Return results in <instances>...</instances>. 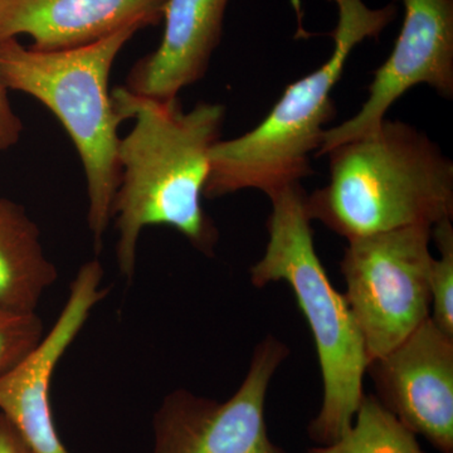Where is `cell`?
Masks as SVG:
<instances>
[{
    "mask_svg": "<svg viewBox=\"0 0 453 453\" xmlns=\"http://www.w3.org/2000/svg\"><path fill=\"white\" fill-rule=\"evenodd\" d=\"M111 98L121 121H134L119 142L120 181L111 208L121 275L127 281L135 275L139 238L146 226H172L196 251L213 255L219 231L202 199L226 107L201 103L184 111L178 97L144 96L127 86L112 89Z\"/></svg>",
    "mask_w": 453,
    "mask_h": 453,
    "instance_id": "cell-1",
    "label": "cell"
},
{
    "mask_svg": "<svg viewBox=\"0 0 453 453\" xmlns=\"http://www.w3.org/2000/svg\"><path fill=\"white\" fill-rule=\"evenodd\" d=\"M329 183L306 211L347 240L453 219V163L427 134L386 119L368 135L332 149Z\"/></svg>",
    "mask_w": 453,
    "mask_h": 453,
    "instance_id": "cell-2",
    "label": "cell"
},
{
    "mask_svg": "<svg viewBox=\"0 0 453 453\" xmlns=\"http://www.w3.org/2000/svg\"><path fill=\"white\" fill-rule=\"evenodd\" d=\"M329 2L338 11L332 55L320 67L288 86L257 127L213 145L204 198H222L247 189L271 196L312 174L311 157L320 150L325 125L335 113L333 89L349 57L365 40H378L396 16L395 3L371 8L365 0Z\"/></svg>",
    "mask_w": 453,
    "mask_h": 453,
    "instance_id": "cell-3",
    "label": "cell"
},
{
    "mask_svg": "<svg viewBox=\"0 0 453 453\" xmlns=\"http://www.w3.org/2000/svg\"><path fill=\"white\" fill-rule=\"evenodd\" d=\"M270 199L266 251L250 275L256 288L288 283L308 321L324 384L323 403L309 436L319 446L330 445L351 427L365 395V340L344 294L334 288L316 252L303 188H283Z\"/></svg>",
    "mask_w": 453,
    "mask_h": 453,
    "instance_id": "cell-4",
    "label": "cell"
},
{
    "mask_svg": "<svg viewBox=\"0 0 453 453\" xmlns=\"http://www.w3.org/2000/svg\"><path fill=\"white\" fill-rule=\"evenodd\" d=\"M144 25H131L79 49L43 52L18 40L0 43V77L7 89L47 107L67 131L88 184V223L95 251L104 246L120 168L121 119L113 107L110 73L119 53Z\"/></svg>",
    "mask_w": 453,
    "mask_h": 453,
    "instance_id": "cell-5",
    "label": "cell"
},
{
    "mask_svg": "<svg viewBox=\"0 0 453 453\" xmlns=\"http://www.w3.org/2000/svg\"><path fill=\"white\" fill-rule=\"evenodd\" d=\"M432 228L407 226L348 241L340 268L345 299L369 363L388 354L431 318Z\"/></svg>",
    "mask_w": 453,
    "mask_h": 453,
    "instance_id": "cell-6",
    "label": "cell"
},
{
    "mask_svg": "<svg viewBox=\"0 0 453 453\" xmlns=\"http://www.w3.org/2000/svg\"><path fill=\"white\" fill-rule=\"evenodd\" d=\"M288 349L270 335L258 342L249 372L225 402L186 389L169 393L154 414L153 453H288L268 436L265 408Z\"/></svg>",
    "mask_w": 453,
    "mask_h": 453,
    "instance_id": "cell-7",
    "label": "cell"
},
{
    "mask_svg": "<svg viewBox=\"0 0 453 453\" xmlns=\"http://www.w3.org/2000/svg\"><path fill=\"white\" fill-rule=\"evenodd\" d=\"M404 8L403 25L387 61L374 73L359 111L325 131L316 157L362 138L386 120L405 92L429 86L440 96H453V0H395Z\"/></svg>",
    "mask_w": 453,
    "mask_h": 453,
    "instance_id": "cell-8",
    "label": "cell"
},
{
    "mask_svg": "<svg viewBox=\"0 0 453 453\" xmlns=\"http://www.w3.org/2000/svg\"><path fill=\"white\" fill-rule=\"evenodd\" d=\"M380 402L437 451L453 453V338L431 318L369 363Z\"/></svg>",
    "mask_w": 453,
    "mask_h": 453,
    "instance_id": "cell-9",
    "label": "cell"
},
{
    "mask_svg": "<svg viewBox=\"0 0 453 453\" xmlns=\"http://www.w3.org/2000/svg\"><path fill=\"white\" fill-rule=\"evenodd\" d=\"M98 259L80 268L55 325L28 357L0 380V413L16 426L35 453H70L58 436L50 381L59 360L79 336L92 310L106 296Z\"/></svg>",
    "mask_w": 453,
    "mask_h": 453,
    "instance_id": "cell-10",
    "label": "cell"
},
{
    "mask_svg": "<svg viewBox=\"0 0 453 453\" xmlns=\"http://www.w3.org/2000/svg\"><path fill=\"white\" fill-rule=\"evenodd\" d=\"M166 0H0V43L28 35L31 49H79L131 25L155 26Z\"/></svg>",
    "mask_w": 453,
    "mask_h": 453,
    "instance_id": "cell-11",
    "label": "cell"
},
{
    "mask_svg": "<svg viewBox=\"0 0 453 453\" xmlns=\"http://www.w3.org/2000/svg\"><path fill=\"white\" fill-rule=\"evenodd\" d=\"M229 0H166L162 41L140 59L127 88L144 96L170 100L207 73L222 38Z\"/></svg>",
    "mask_w": 453,
    "mask_h": 453,
    "instance_id": "cell-12",
    "label": "cell"
},
{
    "mask_svg": "<svg viewBox=\"0 0 453 453\" xmlns=\"http://www.w3.org/2000/svg\"><path fill=\"white\" fill-rule=\"evenodd\" d=\"M57 268L25 208L0 196V306L35 311Z\"/></svg>",
    "mask_w": 453,
    "mask_h": 453,
    "instance_id": "cell-13",
    "label": "cell"
},
{
    "mask_svg": "<svg viewBox=\"0 0 453 453\" xmlns=\"http://www.w3.org/2000/svg\"><path fill=\"white\" fill-rule=\"evenodd\" d=\"M306 453H425L416 434L375 395L363 396L353 425L335 442Z\"/></svg>",
    "mask_w": 453,
    "mask_h": 453,
    "instance_id": "cell-14",
    "label": "cell"
},
{
    "mask_svg": "<svg viewBox=\"0 0 453 453\" xmlns=\"http://www.w3.org/2000/svg\"><path fill=\"white\" fill-rule=\"evenodd\" d=\"M440 257H434L429 271L431 320L453 338V226L447 219L432 228Z\"/></svg>",
    "mask_w": 453,
    "mask_h": 453,
    "instance_id": "cell-15",
    "label": "cell"
},
{
    "mask_svg": "<svg viewBox=\"0 0 453 453\" xmlns=\"http://www.w3.org/2000/svg\"><path fill=\"white\" fill-rule=\"evenodd\" d=\"M44 334L43 323L35 311L0 306V380L37 348Z\"/></svg>",
    "mask_w": 453,
    "mask_h": 453,
    "instance_id": "cell-16",
    "label": "cell"
},
{
    "mask_svg": "<svg viewBox=\"0 0 453 453\" xmlns=\"http://www.w3.org/2000/svg\"><path fill=\"white\" fill-rule=\"evenodd\" d=\"M23 124L14 112L8 97V89L0 77V153L13 148L20 140Z\"/></svg>",
    "mask_w": 453,
    "mask_h": 453,
    "instance_id": "cell-17",
    "label": "cell"
},
{
    "mask_svg": "<svg viewBox=\"0 0 453 453\" xmlns=\"http://www.w3.org/2000/svg\"><path fill=\"white\" fill-rule=\"evenodd\" d=\"M0 453H35L19 431L0 413Z\"/></svg>",
    "mask_w": 453,
    "mask_h": 453,
    "instance_id": "cell-18",
    "label": "cell"
}]
</instances>
